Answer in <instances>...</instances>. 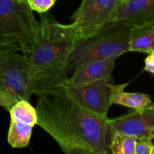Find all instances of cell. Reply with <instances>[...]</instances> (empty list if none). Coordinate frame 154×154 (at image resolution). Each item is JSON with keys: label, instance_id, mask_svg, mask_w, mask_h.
<instances>
[{"label": "cell", "instance_id": "15", "mask_svg": "<svg viewBox=\"0 0 154 154\" xmlns=\"http://www.w3.org/2000/svg\"><path fill=\"white\" fill-rule=\"evenodd\" d=\"M137 138L121 133H113L111 137V154H135Z\"/></svg>", "mask_w": 154, "mask_h": 154}, {"label": "cell", "instance_id": "11", "mask_svg": "<svg viewBox=\"0 0 154 154\" xmlns=\"http://www.w3.org/2000/svg\"><path fill=\"white\" fill-rule=\"evenodd\" d=\"M129 83L114 85L111 83V104L120 105L133 110L141 109L153 104L151 98L148 94L140 93H129L125 92V88Z\"/></svg>", "mask_w": 154, "mask_h": 154}, {"label": "cell", "instance_id": "17", "mask_svg": "<svg viewBox=\"0 0 154 154\" xmlns=\"http://www.w3.org/2000/svg\"><path fill=\"white\" fill-rule=\"evenodd\" d=\"M135 154H154L153 140L150 138L137 139L135 147Z\"/></svg>", "mask_w": 154, "mask_h": 154}, {"label": "cell", "instance_id": "4", "mask_svg": "<svg viewBox=\"0 0 154 154\" xmlns=\"http://www.w3.org/2000/svg\"><path fill=\"white\" fill-rule=\"evenodd\" d=\"M38 28L39 22L26 0H0V51L29 56Z\"/></svg>", "mask_w": 154, "mask_h": 154}, {"label": "cell", "instance_id": "18", "mask_svg": "<svg viewBox=\"0 0 154 154\" xmlns=\"http://www.w3.org/2000/svg\"><path fill=\"white\" fill-rule=\"evenodd\" d=\"M60 147L64 154H99L95 150L81 146L62 145Z\"/></svg>", "mask_w": 154, "mask_h": 154}, {"label": "cell", "instance_id": "13", "mask_svg": "<svg viewBox=\"0 0 154 154\" xmlns=\"http://www.w3.org/2000/svg\"><path fill=\"white\" fill-rule=\"evenodd\" d=\"M11 120L34 127L37 125L38 115L35 107L26 99L18 100L9 109Z\"/></svg>", "mask_w": 154, "mask_h": 154}, {"label": "cell", "instance_id": "19", "mask_svg": "<svg viewBox=\"0 0 154 154\" xmlns=\"http://www.w3.org/2000/svg\"><path fill=\"white\" fill-rule=\"evenodd\" d=\"M18 101L17 98L11 93L0 90V106L9 111L11 107Z\"/></svg>", "mask_w": 154, "mask_h": 154}, {"label": "cell", "instance_id": "6", "mask_svg": "<svg viewBox=\"0 0 154 154\" xmlns=\"http://www.w3.org/2000/svg\"><path fill=\"white\" fill-rule=\"evenodd\" d=\"M121 2L122 0H82L79 8L71 17L79 38L91 35L115 22Z\"/></svg>", "mask_w": 154, "mask_h": 154}, {"label": "cell", "instance_id": "21", "mask_svg": "<svg viewBox=\"0 0 154 154\" xmlns=\"http://www.w3.org/2000/svg\"><path fill=\"white\" fill-rule=\"evenodd\" d=\"M122 1H123V0H122Z\"/></svg>", "mask_w": 154, "mask_h": 154}, {"label": "cell", "instance_id": "10", "mask_svg": "<svg viewBox=\"0 0 154 154\" xmlns=\"http://www.w3.org/2000/svg\"><path fill=\"white\" fill-rule=\"evenodd\" d=\"M115 22L126 23L131 26L154 23V0H123Z\"/></svg>", "mask_w": 154, "mask_h": 154}, {"label": "cell", "instance_id": "16", "mask_svg": "<svg viewBox=\"0 0 154 154\" xmlns=\"http://www.w3.org/2000/svg\"><path fill=\"white\" fill-rule=\"evenodd\" d=\"M27 5L32 11H36L39 14L48 12L57 0H26Z\"/></svg>", "mask_w": 154, "mask_h": 154}, {"label": "cell", "instance_id": "2", "mask_svg": "<svg viewBox=\"0 0 154 154\" xmlns=\"http://www.w3.org/2000/svg\"><path fill=\"white\" fill-rule=\"evenodd\" d=\"M35 43L28 56L33 94L42 95L62 90L68 79L66 65L68 57L79 38L73 23L63 24L52 14H41Z\"/></svg>", "mask_w": 154, "mask_h": 154}, {"label": "cell", "instance_id": "5", "mask_svg": "<svg viewBox=\"0 0 154 154\" xmlns=\"http://www.w3.org/2000/svg\"><path fill=\"white\" fill-rule=\"evenodd\" d=\"M0 90L14 95L18 100H30L33 84L28 56L0 51Z\"/></svg>", "mask_w": 154, "mask_h": 154}, {"label": "cell", "instance_id": "20", "mask_svg": "<svg viewBox=\"0 0 154 154\" xmlns=\"http://www.w3.org/2000/svg\"><path fill=\"white\" fill-rule=\"evenodd\" d=\"M144 71L154 75V53L148 54L144 60Z\"/></svg>", "mask_w": 154, "mask_h": 154}, {"label": "cell", "instance_id": "1", "mask_svg": "<svg viewBox=\"0 0 154 154\" xmlns=\"http://www.w3.org/2000/svg\"><path fill=\"white\" fill-rule=\"evenodd\" d=\"M35 109L37 125L60 146H81L99 154H111L108 117L83 108L63 90L39 96Z\"/></svg>", "mask_w": 154, "mask_h": 154}, {"label": "cell", "instance_id": "8", "mask_svg": "<svg viewBox=\"0 0 154 154\" xmlns=\"http://www.w3.org/2000/svg\"><path fill=\"white\" fill-rule=\"evenodd\" d=\"M111 133H121L140 138H154V105L134 110L129 114L108 119Z\"/></svg>", "mask_w": 154, "mask_h": 154}, {"label": "cell", "instance_id": "7", "mask_svg": "<svg viewBox=\"0 0 154 154\" xmlns=\"http://www.w3.org/2000/svg\"><path fill=\"white\" fill-rule=\"evenodd\" d=\"M112 80H102L82 84L65 81L62 90L78 104L96 114L107 117L111 104Z\"/></svg>", "mask_w": 154, "mask_h": 154}, {"label": "cell", "instance_id": "12", "mask_svg": "<svg viewBox=\"0 0 154 154\" xmlns=\"http://www.w3.org/2000/svg\"><path fill=\"white\" fill-rule=\"evenodd\" d=\"M129 52L154 53V23L131 26Z\"/></svg>", "mask_w": 154, "mask_h": 154}, {"label": "cell", "instance_id": "14", "mask_svg": "<svg viewBox=\"0 0 154 154\" xmlns=\"http://www.w3.org/2000/svg\"><path fill=\"white\" fill-rule=\"evenodd\" d=\"M33 126L11 120L8 142L14 148H23L29 144Z\"/></svg>", "mask_w": 154, "mask_h": 154}, {"label": "cell", "instance_id": "9", "mask_svg": "<svg viewBox=\"0 0 154 154\" xmlns=\"http://www.w3.org/2000/svg\"><path fill=\"white\" fill-rule=\"evenodd\" d=\"M117 59L112 57L82 63L75 68L72 76L68 78L66 81L72 84H82L102 80H112Z\"/></svg>", "mask_w": 154, "mask_h": 154}, {"label": "cell", "instance_id": "3", "mask_svg": "<svg viewBox=\"0 0 154 154\" xmlns=\"http://www.w3.org/2000/svg\"><path fill=\"white\" fill-rule=\"evenodd\" d=\"M130 29L131 26L126 23L114 22L91 35L77 39L66 62V73L73 72L86 62L118 58L129 52Z\"/></svg>", "mask_w": 154, "mask_h": 154}]
</instances>
